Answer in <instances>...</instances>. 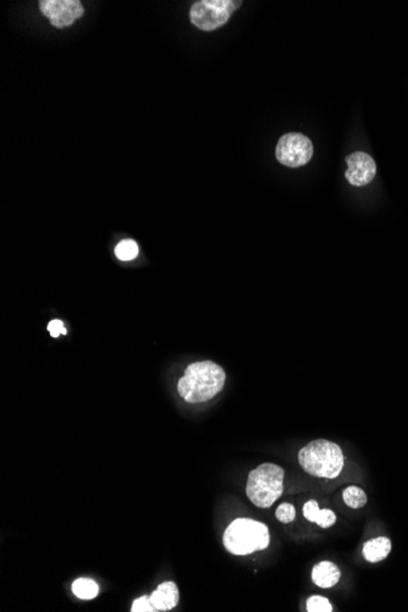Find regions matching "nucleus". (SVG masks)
<instances>
[{
    "label": "nucleus",
    "instance_id": "f257e3e1",
    "mask_svg": "<svg viewBox=\"0 0 408 612\" xmlns=\"http://www.w3.org/2000/svg\"><path fill=\"white\" fill-rule=\"evenodd\" d=\"M225 378L222 367L212 360L195 362L187 367L178 380V394L190 404L205 402L222 390Z\"/></svg>",
    "mask_w": 408,
    "mask_h": 612
},
{
    "label": "nucleus",
    "instance_id": "f03ea898",
    "mask_svg": "<svg viewBox=\"0 0 408 612\" xmlns=\"http://www.w3.org/2000/svg\"><path fill=\"white\" fill-rule=\"evenodd\" d=\"M343 453L338 444L319 439L299 452L301 467L313 477L335 479L343 468Z\"/></svg>",
    "mask_w": 408,
    "mask_h": 612
},
{
    "label": "nucleus",
    "instance_id": "7ed1b4c3",
    "mask_svg": "<svg viewBox=\"0 0 408 612\" xmlns=\"http://www.w3.org/2000/svg\"><path fill=\"white\" fill-rule=\"evenodd\" d=\"M222 542L226 550L232 555H249L269 547V530L262 522L237 518L226 528Z\"/></svg>",
    "mask_w": 408,
    "mask_h": 612
},
{
    "label": "nucleus",
    "instance_id": "20e7f679",
    "mask_svg": "<svg viewBox=\"0 0 408 612\" xmlns=\"http://www.w3.org/2000/svg\"><path fill=\"white\" fill-rule=\"evenodd\" d=\"M284 469L274 463H262L248 474L246 494L257 508H269L284 493Z\"/></svg>",
    "mask_w": 408,
    "mask_h": 612
},
{
    "label": "nucleus",
    "instance_id": "39448f33",
    "mask_svg": "<svg viewBox=\"0 0 408 612\" xmlns=\"http://www.w3.org/2000/svg\"><path fill=\"white\" fill-rule=\"evenodd\" d=\"M241 1L232 0H202L192 5L190 18L195 27L202 31H214L229 21Z\"/></svg>",
    "mask_w": 408,
    "mask_h": 612
},
{
    "label": "nucleus",
    "instance_id": "423d86ee",
    "mask_svg": "<svg viewBox=\"0 0 408 612\" xmlns=\"http://www.w3.org/2000/svg\"><path fill=\"white\" fill-rule=\"evenodd\" d=\"M275 156L280 164L289 168L306 166L312 159V141L299 132L286 134L279 139Z\"/></svg>",
    "mask_w": 408,
    "mask_h": 612
},
{
    "label": "nucleus",
    "instance_id": "0eeeda50",
    "mask_svg": "<svg viewBox=\"0 0 408 612\" xmlns=\"http://www.w3.org/2000/svg\"><path fill=\"white\" fill-rule=\"evenodd\" d=\"M39 10L57 28L71 26L85 13L78 0H41Z\"/></svg>",
    "mask_w": 408,
    "mask_h": 612
},
{
    "label": "nucleus",
    "instance_id": "6e6552de",
    "mask_svg": "<svg viewBox=\"0 0 408 612\" xmlns=\"http://www.w3.org/2000/svg\"><path fill=\"white\" fill-rule=\"evenodd\" d=\"M348 169L345 173L348 183L353 186H365L372 183L377 175V166L373 158L365 152H355L346 156Z\"/></svg>",
    "mask_w": 408,
    "mask_h": 612
},
{
    "label": "nucleus",
    "instance_id": "1a4fd4ad",
    "mask_svg": "<svg viewBox=\"0 0 408 612\" xmlns=\"http://www.w3.org/2000/svg\"><path fill=\"white\" fill-rule=\"evenodd\" d=\"M178 599H180V594H178V586L170 581L159 584L156 591H153L152 595H149V601L156 612L173 610L178 606Z\"/></svg>",
    "mask_w": 408,
    "mask_h": 612
},
{
    "label": "nucleus",
    "instance_id": "9d476101",
    "mask_svg": "<svg viewBox=\"0 0 408 612\" xmlns=\"http://www.w3.org/2000/svg\"><path fill=\"white\" fill-rule=\"evenodd\" d=\"M341 572L336 564L331 561H321L313 567L312 581L319 588H331L339 583Z\"/></svg>",
    "mask_w": 408,
    "mask_h": 612
},
{
    "label": "nucleus",
    "instance_id": "9b49d317",
    "mask_svg": "<svg viewBox=\"0 0 408 612\" xmlns=\"http://www.w3.org/2000/svg\"><path fill=\"white\" fill-rule=\"evenodd\" d=\"M304 516L306 517V520L317 523L321 528H331V525H334L336 522L335 513L328 508L319 510L318 503L314 500H309L308 503L304 505Z\"/></svg>",
    "mask_w": 408,
    "mask_h": 612
},
{
    "label": "nucleus",
    "instance_id": "f8f14e48",
    "mask_svg": "<svg viewBox=\"0 0 408 612\" xmlns=\"http://www.w3.org/2000/svg\"><path fill=\"white\" fill-rule=\"evenodd\" d=\"M391 552L390 539L379 537L367 542L363 547V556L370 562H379L387 559Z\"/></svg>",
    "mask_w": 408,
    "mask_h": 612
},
{
    "label": "nucleus",
    "instance_id": "ddd939ff",
    "mask_svg": "<svg viewBox=\"0 0 408 612\" xmlns=\"http://www.w3.org/2000/svg\"><path fill=\"white\" fill-rule=\"evenodd\" d=\"M73 591L74 594L83 600H91L96 598L100 591V586L95 581L88 578H80L73 583Z\"/></svg>",
    "mask_w": 408,
    "mask_h": 612
},
{
    "label": "nucleus",
    "instance_id": "4468645a",
    "mask_svg": "<svg viewBox=\"0 0 408 612\" xmlns=\"http://www.w3.org/2000/svg\"><path fill=\"white\" fill-rule=\"evenodd\" d=\"M343 501L351 508H362L367 504V495L358 486H348L343 494Z\"/></svg>",
    "mask_w": 408,
    "mask_h": 612
},
{
    "label": "nucleus",
    "instance_id": "2eb2a0df",
    "mask_svg": "<svg viewBox=\"0 0 408 612\" xmlns=\"http://www.w3.org/2000/svg\"><path fill=\"white\" fill-rule=\"evenodd\" d=\"M139 254V246L134 240H122L115 247V256L120 261H132Z\"/></svg>",
    "mask_w": 408,
    "mask_h": 612
},
{
    "label": "nucleus",
    "instance_id": "dca6fc26",
    "mask_svg": "<svg viewBox=\"0 0 408 612\" xmlns=\"http://www.w3.org/2000/svg\"><path fill=\"white\" fill-rule=\"evenodd\" d=\"M307 611L308 612H331L333 606L331 601L321 596V595H313L307 600Z\"/></svg>",
    "mask_w": 408,
    "mask_h": 612
},
{
    "label": "nucleus",
    "instance_id": "f3484780",
    "mask_svg": "<svg viewBox=\"0 0 408 612\" xmlns=\"http://www.w3.org/2000/svg\"><path fill=\"white\" fill-rule=\"evenodd\" d=\"M275 516L281 523H290V522L294 521L296 517V510L294 505L287 504V503L280 505L275 511Z\"/></svg>",
    "mask_w": 408,
    "mask_h": 612
},
{
    "label": "nucleus",
    "instance_id": "a211bd4d",
    "mask_svg": "<svg viewBox=\"0 0 408 612\" xmlns=\"http://www.w3.org/2000/svg\"><path fill=\"white\" fill-rule=\"evenodd\" d=\"M131 611L156 612V610H154V608L152 606V603L149 601V596H148V595H144V596H141V598H139V599L134 601Z\"/></svg>",
    "mask_w": 408,
    "mask_h": 612
},
{
    "label": "nucleus",
    "instance_id": "6ab92c4d",
    "mask_svg": "<svg viewBox=\"0 0 408 612\" xmlns=\"http://www.w3.org/2000/svg\"><path fill=\"white\" fill-rule=\"evenodd\" d=\"M48 331L52 335L53 338H58L59 335H66L68 334V331H66L65 326H64V323L63 321H59V319H54V321H50L48 324Z\"/></svg>",
    "mask_w": 408,
    "mask_h": 612
}]
</instances>
